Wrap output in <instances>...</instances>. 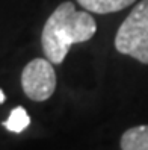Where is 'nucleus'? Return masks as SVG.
<instances>
[{"label": "nucleus", "instance_id": "obj_1", "mask_svg": "<svg viewBox=\"0 0 148 150\" xmlns=\"http://www.w3.org/2000/svg\"><path fill=\"white\" fill-rule=\"evenodd\" d=\"M89 11H77L71 2L60 3L47 18L41 33L46 58L60 64L73 44L89 41L97 32V23Z\"/></svg>", "mask_w": 148, "mask_h": 150}, {"label": "nucleus", "instance_id": "obj_2", "mask_svg": "<svg viewBox=\"0 0 148 150\" xmlns=\"http://www.w3.org/2000/svg\"><path fill=\"white\" fill-rule=\"evenodd\" d=\"M115 47L119 53L148 64V0L139 2L119 26Z\"/></svg>", "mask_w": 148, "mask_h": 150}, {"label": "nucleus", "instance_id": "obj_3", "mask_svg": "<svg viewBox=\"0 0 148 150\" xmlns=\"http://www.w3.org/2000/svg\"><path fill=\"white\" fill-rule=\"evenodd\" d=\"M53 62L47 58L32 59L24 67L21 74V86L24 94L35 102L50 99L56 90V74Z\"/></svg>", "mask_w": 148, "mask_h": 150}, {"label": "nucleus", "instance_id": "obj_4", "mask_svg": "<svg viewBox=\"0 0 148 150\" xmlns=\"http://www.w3.org/2000/svg\"><path fill=\"white\" fill-rule=\"evenodd\" d=\"M123 150H148V125L136 126L124 132L121 137Z\"/></svg>", "mask_w": 148, "mask_h": 150}, {"label": "nucleus", "instance_id": "obj_5", "mask_svg": "<svg viewBox=\"0 0 148 150\" xmlns=\"http://www.w3.org/2000/svg\"><path fill=\"white\" fill-rule=\"evenodd\" d=\"M83 9L95 14L116 12L124 8L133 5L136 0H77Z\"/></svg>", "mask_w": 148, "mask_h": 150}, {"label": "nucleus", "instance_id": "obj_6", "mask_svg": "<svg viewBox=\"0 0 148 150\" xmlns=\"http://www.w3.org/2000/svg\"><path fill=\"white\" fill-rule=\"evenodd\" d=\"M30 125V117L27 115V112L23 106H17L15 109L11 111V115L8 117V120L3 123V126L15 134H20L26 127Z\"/></svg>", "mask_w": 148, "mask_h": 150}, {"label": "nucleus", "instance_id": "obj_7", "mask_svg": "<svg viewBox=\"0 0 148 150\" xmlns=\"http://www.w3.org/2000/svg\"><path fill=\"white\" fill-rule=\"evenodd\" d=\"M6 100V97H5V94H3V91L2 90H0V103H3Z\"/></svg>", "mask_w": 148, "mask_h": 150}]
</instances>
